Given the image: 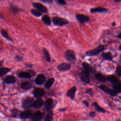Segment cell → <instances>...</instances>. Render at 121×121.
<instances>
[{"label":"cell","instance_id":"obj_1","mask_svg":"<svg viewBox=\"0 0 121 121\" xmlns=\"http://www.w3.org/2000/svg\"><path fill=\"white\" fill-rule=\"evenodd\" d=\"M107 80L111 83L113 89L117 93L121 92V82L119 79L113 75H110Z\"/></svg>","mask_w":121,"mask_h":121},{"label":"cell","instance_id":"obj_2","mask_svg":"<svg viewBox=\"0 0 121 121\" xmlns=\"http://www.w3.org/2000/svg\"><path fill=\"white\" fill-rule=\"evenodd\" d=\"M104 50V45H100L95 49H93L90 51H87L86 52V56H95V55H96L98 54L99 53H100L101 52L103 51Z\"/></svg>","mask_w":121,"mask_h":121},{"label":"cell","instance_id":"obj_3","mask_svg":"<svg viewBox=\"0 0 121 121\" xmlns=\"http://www.w3.org/2000/svg\"><path fill=\"white\" fill-rule=\"evenodd\" d=\"M52 22L54 25L62 26L67 25L69 23V21L63 18L58 17H54L52 18Z\"/></svg>","mask_w":121,"mask_h":121},{"label":"cell","instance_id":"obj_4","mask_svg":"<svg viewBox=\"0 0 121 121\" xmlns=\"http://www.w3.org/2000/svg\"><path fill=\"white\" fill-rule=\"evenodd\" d=\"M65 57L66 60L71 63H74L76 61V58L73 51L68 50L65 52Z\"/></svg>","mask_w":121,"mask_h":121},{"label":"cell","instance_id":"obj_5","mask_svg":"<svg viewBox=\"0 0 121 121\" xmlns=\"http://www.w3.org/2000/svg\"><path fill=\"white\" fill-rule=\"evenodd\" d=\"M99 87L103 91H104V92L108 94L109 95L112 96H115L117 95L118 93L114 89H111L104 85H101L99 86Z\"/></svg>","mask_w":121,"mask_h":121},{"label":"cell","instance_id":"obj_6","mask_svg":"<svg viewBox=\"0 0 121 121\" xmlns=\"http://www.w3.org/2000/svg\"><path fill=\"white\" fill-rule=\"evenodd\" d=\"M34 102V99L32 97H27L22 101L23 106L26 109L29 108L30 107L32 106Z\"/></svg>","mask_w":121,"mask_h":121},{"label":"cell","instance_id":"obj_7","mask_svg":"<svg viewBox=\"0 0 121 121\" xmlns=\"http://www.w3.org/2000/svg\"><path fill=\"white\" fill-rule=\"evenodd\" d=\"M79 77L81 80L86 84H88L90 82V78L89 73L86 71L81 72L79 74Z\"/></svg>","mask_w":121,"mask_h":121},{"label":"cell","instance_id":"obj_8","mask_svg":"<svg viewBox=\"0 0 121 121\" xmlns=\"http://www.w3.org/2000/svg\"><path fill=\"white\" fill-rule=\"evenodd\" d=\"M76 17L77 20L81 24L86 23L90 20V18L89 17L83 14H77Z\"/></svg>","mask_w":121,"mask_h":121},{"label":"cell","instance_id":"obj_9","mask_svg":"<svg viewBox=\"0 0 121 121\" xmlns=\"http://www.w3.org/2000/svg\"><path fill=\"white\" fill-rule=\"evenodd\" d=\"M33 6L39 11L44 13H47L48 12L47 9L46 7L44 6L41 3H33Z\"/></svg>","mask_w":121,"mask_h":121},{"label":"cell","instance_id":"obj_10","mask_svg":"<svg viewBox=\"0 0 121 121\" xmlns=\"http://www.w3.org/2000/svg\"><path fill=\"white\" fill-rule=\"evenodd\" d=\"M33 93L35 97L39 98L44 95L45 91L41 88H35L33 90Z\"/></svg>","mask_w":121,"mask_h":121},{"label":"cell","instance_id":"obj_11","mask_svg":"<svg viewBox=\"0 0 121 121\" xmlns=\"http://www.w3.org/2000/svg\"><path fill=\"white\" fill-rule=\"evenodd\" d=\"M46 80L45 76L43 74H39L35 79V82L38 85H41L43 84Z\"/></svg>","mask_w":121,"mask_h":121},{"label":"cell","instance_id":"obj_12","mask_svg":"<svg viewBox=\"0 0 121 121\" xmlns=\"http://www.w3.org/2000/svg\"><path fill=\"white\" fill-rule=\"evenodd\" d=\"M71 68V65L68 63H63L58 66V69L60 71H67Z\"/></svg>","mask_w":121,"mask_h":121},{"label":"cell","instance_id":"obj_13","mask_svg":"<svg viewBox=\"0 0 121 121\" xmlns=\"http://www.w3.org/2000/svg\"><path fill=\"white\" fill-rule=\"evenodd\" d=\"M43 104H44L43 101L42 99L39 98L37 99L35 101H34L32 106L35 109H38L40 107H41Z\"/></svg>","mask_w":121,"mask_h":121},{"label":"cell","instance_id":"obj_14","mask_svg":"<svg viewBox=\"0 0 121 121\" xmlns=\"http://www.w3.org/2000/svg\"><path fill=\"white\" fill-rule=\"evenodd\" d=\"M77 90V88L76 86H73L70 89L68 90L67 93L68 96L70 97L71 99H73L75 96V93Z\"/></svg>","mask_w":121,"mask_h":121},{"label":"cell","instance_id":"obj_15","mask_svg":"<svg viewBox=\"0 0 121 121\" xmlns=\"http://www.w3.org/2000/svg\"><path fill=\"white\" fill-rule=\"evenodd\" d=\"M107 11V9H106L105 8H101V7H98V8L91 9H90V12L92 13H97V12L102 13V12H105Z\"/></svg>","mask_w":121,"mask_h":121},{"label":"cell","instance_id":"obj_16","mask_svg":"<svg viewBox=\"0 0 121 121\" xmlns=\"http://www.w3.org/2000/svg\"><path fill=\"white\" fill-rule=\"evenodd\" d=\"M82 67L85 71L87 72L88 73H92L93 72V69L91 66L86 63V62H83L82 63Z\"/></svg>","mask_w":121,"mask_h":121},{"label":"cell","instance_id":"obj_17","mask_svg":"<svg viewBox=\"0 0 121 121\" xmlns=\"http://www.w3.org/2000/svg\"><path fill=\"white\" fill-rule=\"evenodd\" d=\"M45 108L48 110H50L53 107V101L52 99L49 98L47 99L45 102Z\"/></svg>","mask_w":121,"mask_h":121},{"label":"cell","instance_id":"obj_18","mask_svg":"<svg viewBox=\"0 0 121 121\" xmlns=\"http://www.w3.org/2000/svg\"><path fill=\"white\" fill-rule=\"evenodd\" d=\"M18 76L19 78H31L32 75L29 72H26V71H22L20 72Z\"/></svg>","mask_w":121,"mask_h":121},{"label":"cell","instance_id":"obj_19","mask_svg":"<svg viewBox=\"0 0 121 121\" xmlns=\"http://www.w3.org/2000/svg\"><path fill=\"white\" fill-rule=\"evenodd\" d=\"M4 82L5 83L8 84H13L16 82V78L14 76H7L5 78Z\"/></svg>","mask_w":121,"mask_h":121},{"label":"cell","instance_id":"obj_20","mask_svg":"<svg viewBox=\"0 0 121 121\" xmlns=\"http://www.w3.org/2000/svg\"><path fill=\"white\" fill-rule=\"evenodd\" d=\"M42 114L41 112L37 111L31 116V118L34 121H39L42 118Z\"/></svg>","mask_w":121,"mask_h":121},{"label":"cell","instance_id":"obj_21","mask_svg":"<svg viewBox=\"0 0 121 121\" xmlns=\"http://www.w3.org/2000/svg\"><path fill=\"white\" fill-rule=\"evenodd\" d=\"M102 56L104 58V59L108 60H112V54L110 52H104L102 54Z\"/></svg>","mask_w":121,"mask_h":121},{"label":"cell","instance_id":"obj_22","mask_svg":"<svg viewBox=\"0 0 121 121\" xmlns=\"http://www.w3.org/2000/svg\"><path fill=\"white\" fill-rule=\"evenodd\" d=\"M54 82V78H51L49 79L45 83L44 85V86L46 89L50 88L53 85Z\"/></svg>","mask_w":121,"mask_h":121},{"label":"cell","instance_id":"obj_23","mask_svg":"<svg viewBox=\"0 0 121 121\" xmlns=\"http://www.w3.org/2000/svg\"><path fill=\"white\" fill-rule=\"evenodd\" d=\"M20 87L24 90H28L32 87V85L29 82H25L21 84Z\"/></svg>","mask_w":121,"mask_h":121},{"label":"cell","instance_id":"obj_24","mask_svg":"<svg viewBox=\"0 0 121 121\" xmlns=\"http://www.w3.org/2000/svg\"><path fill=\"white\" fill-rule=\"evenodd\" d=\"M31 116H32L31 113L29 111H25L23 112H21L20 114V117L21 119H26L29 118Z\"/></svg>","mask_w":121,"mask_h":121},{"label":"cell","instance_id":"obj_25","mask_svg":"<svg viewBox=\"0 0 121 121\" xmlns=\"http://www.w3.org/2000/svg\"><path fill=\"white\" fill-rule=\"evenodd\" d=\"M42 20L46 25H50L51 24V20L50 17L47 15H44L42 17Z\"/></svg>","mask_w":121,"mask_h":121},{"label":"cell","instance_id":"obj_26","mask_svg":"<svg viewBox=\"0 0 121 121\" xmlns=\"http://www.w3.org/2000/svg\"><path fill=\"white\" fill-rule=\"evenodd\" d=\"M93 105H94V107H95V109L96 111L99 112H105V110L104 108L100 107L96 102H94Z\"/></svg>","mask_w":121,"mask_h":121},{"label":"cell","instance_id":"obj_27","mask_svg":"<svg viewBox=\"0 0 121 121\" xmlns=\"http://www.w3.org/2000/svg\"><path fill=\"white\" fill-rule=\"evenodd\" d=\"M95 78L98 79V80L100 81L101 82H104L106 80V78L102 74H100V73H97V74H95Z\"/></svg>","mask_w":121,"mask_h":121},{"label":"cell","instance_id":"obj_28","mask_svg":"<svg viewBox=\"0 0 121 121\" xmlns=\"http://www.w3.org/2000/svg\"><path fill=\"white\" fill-rule=\"evenodd\" d=\"M43 54H44V56L45 60L47 62H50L51 61V57L49 54V53L48 52L45 48L43 49Z\"/></svg>","mask_w":121,"mask_h":121},{"label":"cell","instance_id":"obj_29","mask_svg":"<svg viewBox=\"0 0 121 121\" xmlns=\"http://www.w3.org/2000/svg\"><path fill=\"white\" fill-rule=\"evenodd\" d=\"M1 34L2 35L5 39H6L10 41V42H12V39L9 37V35H8L7 32L5 30L2 29L1 30Z\"/></svg>","mask_w":121,"mask_h":121},{"label":"cell","instance_id":"obj_30","mask_svg":"<svg viewBox=\"0 0 121 121\" xmlns=\"http://www.w3.org/2000/svg\"><path fill=\"white\" fill-rule=\"evenodd\" d=\"M10 71V69L7 68H1L0 69V76L1 77Z\"/></svg>","mask_w":121,"mask_h":121},{"label":"cell","instance_id":"obj_31","mask_svg":"<svg viewBox=\"0 0 121 121\" xmlns=\"http://www.w3.org/2000/svg\"><path fill=\"white\" fill-rule=\"evenodd\" d=\"M52 113L51 112H48L44 118V121H52Z\"/></svg>","mask_w":121,"mask_h":121},{"label":"cell","instance_id":"obj_32","mask_svg":"<svg viewBox=\"0 0 121 121\" xmlns=\"http://www.w3.org/2000/svg\"><path fill=\"white\" fill-rule=\"evenodd\" d=\"M31 12L33 15H34L35 16L37 17H40L42 15V13L41 12H40L38 10H36L34 9H32L31 10Z\"/></svg>","mask_w":121,"mask_h":121},{"label":"cell","instance_id":"obj_33","mask_svg":"<svg viewBox=\"0 0 121 121\" xmlns=\"http://www.w3.org/2000/svg\"><path fill=\"white\" fill-rule=\"evenodd\" d=\"M116 73L119 77H121V65L119 66L116 70Z\"/></svg>","mask_w":121,"mask_h":121},{"label":"cell","instance_id":"obj_34","mask_svg":"<svg viewBox=\"0 0 121 121\" xmlns=\"http://www.w3.org/2000/svg\"><path fill=\"white\" fill-rule=\"evenodd\" d=\"M11 9L12 11L14 13H17L18 12V9L15 6H11Z\"/></svg>","mask_w":121,"mask_h":121},{"label":"cell","instance_id":"obj_35","mask_svg":"<svg viewBox=\"0 0 121 121\" xmlns=\"http://www.w3.org/2000/svg\"><path fill=\"white\" fill-rule=\"evenodd\" d=\"M57 0L58 2L60 5H64L66 4V2L64 0Z\"/></svg>","mask_w":121,"mask_h":121},{"label":"cell","instance_id":"obj_36","mask_svg":"<svg viewBox=\"0 0 121 121\" xmlns=\"http://www.w3.org/2000/svg\"><path fill=\"white\" fill-rule=\"evenodd\" d=\"M86 92L87 93H88V94H89L90 95H91V96H92L93 95V91H92V90L91 89H90V88L87 89L86 90Z\"/></svg>","mask_w":121,"mask_h":121},{"label":"cell","instance_id":"obj_37","mask_svg":"<svg viewBox=\"0 0 121 121\" xmlns=\"http://www.w3.org/2000/svg\"><path fill=\"white\" fill-rule=\"evenodd\" d=\"M15 59H16V60L17 61H21V60H23L22 57L21 56H18V55L16 56V57H15Z\"/></svg>","mask_w":121,"mask_h":121},{"label":"cell","instance_id":"obj_38","mask_svg":"<svg viewBox=\"0 0 121 121\" xmlns=\"http://www.w3.org/2000/svg\"><path fill=\"white\" fill-rule=\"evenodd\" d=\"M41 1L44 2V3H51L52 2L53 0H40Z\"/></svg>","mask_w":121,"mask_h":121},{"label":"cell","instance_id":"obj_39","mask_svg":"<svg viewBox=\"0 0 121 121\" xmlns=\"http://www.w3.org/2000/svg\"><path fill=\"white\" fill-rule=\"evenodd\" d=\"M96 115V113L95 112H91L89 113V116H90L91 117H94Z\"/></svg>","mask_w":121,"mask_h":121},{"label":"cell","instance_id":"obj_40","mask_svg":"<svg viewBox=\"0 0 121 121\" xmlns=\"http://www.w3.org/2000/svg\"><path fill=\"white\" fill-rule=\"evenodd\" d=\"M83 104L86 106V107H88L89 106V104H88V103L86 101H84L83 102Z\"/></svg>","mask_w":121,"mask_h":121},{"label":"cell","instance_id":"obj_41","mask_svg":"<svg viewBox=\"0 0 121 121\" xmlns=\"http://www.w3.org/2000/svg\"><path fill=\"white\" fill-rule=\"evenodd\" d=\"M121 1V0H114V1L115 2H119Z\"/></svg>","mask_w":121,"mask_h":121},{"label":"cell","instance_id":"obj_42","mask_svg":"<svg viewBox=\"0 0 121 121\" xmlns=\"http://www.w3.org/2000/svg\"><path fill=\"white\" fill-rule=\"evenodd\" d=\"M118 38H119L120 39H121V34H120L118 35Z\"/></svg>","mask_w":121,"mask_h":121},{"label":"cell","instance_id":"obj_43","mask_svg":"<svg viewBox=\"0 0 121 121\" xmlns=\"http://www.w3.org/2000/svg\"><path fill=\"white\" fill-rule=\"evenodd\" d=\"M120 49L121 50V46H120Z\"/></svg>","mask_w":121,"mask_h":121},{"label":"cell","instance_id":"obj_44","mask_svg":"<svg viewBox=\"0 0 121 121\" xmlns=\"http://www.w3.org/2000/svg\"><path fill=\"white\" fill-rule=\"evenodd\" d=\"M116 121H120V120H117Z\"/></svg>","mask_w":121,"mask_h":121},{"label":"cell","instance_id":"obj_45","mask_svg":"<svg viewBox=\"0 0 121 121\" xmlns=\"http://www.w3.org/2000/svg\"></svg>","mask_w":121,"mask_h":121}]
</instances>
